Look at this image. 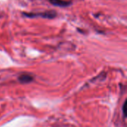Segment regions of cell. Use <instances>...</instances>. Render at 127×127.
Returning <instances> with one entry per match:
<instances>
[{"instance_id":"cell-1","label":"cell","mask_w":127,"mask_h":127,"mask_svg":"<svg viewBox=\"0 0 127 127\" xmlns=\"http://www.w3.org/2000/svg\"><path fill=\"white\" fill-rule=\"evenodd\" d=\"M22 15L28 17V18H36V17H42V18H46V19H54L57 16V12L54 10H46L44 12H39V13H26L23 12Z\"/></svg>"},{"instance_id":"cell-2","label":"cell","mask_w":127,"mask_h":127,"mask_svg":"<svg viewBox=\"0 0 127 127\" xmlns=\"http://www.w3.org/2000/svg\"><path fill=\"white\" fill-rule=\"evenodd\" d=\"M17 79L22 84H28L33 81V77L29 73H23L19 75Z\"/></svg>"},{"instance_id":"cell-3","label":"cell","mask_w":127,"mask_h":127,"mask_svg":"<svg viewBox=\"0 0 127 127\" xmlns=\"http://www.w3.org/2000/svg\"><path fill=\"white\" fill-rule=\"evenodd\" d=\"M48 1L51 4L60 7H66L72 4L71 1H66V0H48Z\"/></svg>"}]
</instances>
